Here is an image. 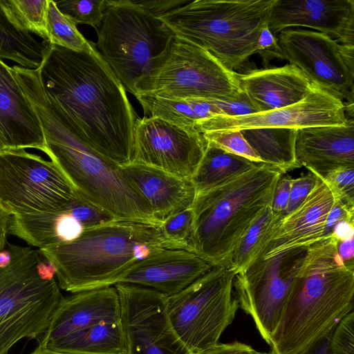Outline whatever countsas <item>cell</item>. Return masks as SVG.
<instances>
[{
  "label": "cell",
  "instance_id": "obj_49",
  "mask_svg": "<svg viewBox=\"0 0 354 354\" xmlns=\"http://www.w3.org/2000/svg\"><path fill=\"white\" fill-rule=\"evenodd\" d=\"M30 354H33V353L32 352Z\"/></svg>",
  "mask_w": 354,
  "mask_h": 354
},
{
  "label": "cell",
  "instance_id": "obj_3",
  "mask_svg": "<svg viewBox=\"0 0 354 354\" xmlns=\"http://www.w3.org/2000/svg\"><path fill=\"white\" fill-rule=\"evenodd\" d=\"M333 234L308 248L270 346L274 354H301L353 311L354 267Z\"/></svg>",
  "mask_w": 354,
  "mask_h": 354
},
{
  "label": "cell",
  "instance_id": "obj_27",
  "mask_svg": "<svg viewBox=\"0 0 354 354\" xmlns=\"http://www.w3.org/2000/svg\"><path fill=\"white\" fill-rule=\"evenodd\" d=\"M283 216L274 213L270 205L266 207L243 234L226 266L236 274L259 259Z\"/></svg>",
  "mask_w": 354,
  "mask_h": 354
},
{
  "label": "cell",
  "instance_id": "obj_40",
  "mask_svg": "<svg viewBox=\"0 0 354 354\" xmlns=\"http://www.w3.org/2000/svg\"><path fill=\"white\" fill-rule=\"evenodd\" d=\"M291 179L288 176L281 175L277 181L270 205L276 214L283 215L286 209L290 196Z\"/></svg>",
  "mask_w": 354,
  "mask_h": 354
},
{
  "label": "cell",
  "instance_id": "obj_13",
  "mask_svg": "<svg viewBox=\"0 0 354 354\" xmlns=\"http://www.w3.org/2000/svg\"><path fill=\"white\" fill-rule=\"evenodd\" d=\"M277 39L290 64L345 105H353L354 46L339 44L328 35L304 29L283 30Z\"/></svg>",
  "mask_w": 354,
  "mask_h": 354
},
{
  "label": "cell",
  "instance_id": "obj_20",
  "mask_svg": "<svg viewBox=\"0 0 354 354\" xmlns=\"http://www.w3.org/2000/svg\"><path fill=\"white\" fill-rule=\"evenodd\" d=\"M26 148L46 153L41 124L13 68L0 59V152Z\"/></svg>",
  "mask_w": 354,
  "mask_h": 354
},
{
  "label": "cell",
  "instance_id": "obj_6",
  "mask_svg": "<svg viewBox=\"0 0 354 354\" xmlns=\"http://www.w3.org/2000/svg\"><path fill=\"white\" fill-rule=\"evenodd\" d=\"M274 0H194L158 18L234 71L256 53Z\"/></svg>",
  "mask_w": 354,
  "mask_h": 354
},
{
  "label": "cell",
  "instance_id": "obj_35",
  "mask_svg": "<svg viewBox=\"0 0 354 354\" xmlns=\"http://www.w3.org/2000/svg\"><path fill=\"white\" fill-rule=\"evenodd\" d=\"M330 354H354V313L346 315L336 326L330 339Z\"/></svg>",
  "mask_w": 354,
  "mask_h": 354
},
{
  "label": "cell",
  "instance_id": "obj_43",
  "mask_svg": "<svg viewBox=\"0 0 354 354\" xmlns=\"http://www.w3.org/2000/svg\"><path fill=\"white\" fill-rule=\"evenodd\" d=\"M332 234L339 241L353 239L354 221H344L338 223L334 227Z\"/></svg>",
  "mask_w": 354,
  "mask_h": 354
},
{
  "label": "cell",
  "instance_id": "obj_1",
  "mask_svg": "<svg viewBox=\"0 0 354 354\" xmlns=\"http://www.w3.org/2000/svg\"><path fill=\"white\" fill-rule=\"evenodd\" d=\"M37 71L44 90L85 144L122 167L133 163L137 115L94 42L81 52L48 44Z\"/></svg>",
  "mask_w": 354,
  "mask_h": 354
},
{
  "label": "cell",
  "instance_id": "obj_15",
  "mask_svg": "<svg viewBox=\"0 0 354 354\" xmlns=\"http://www.w3.org/2000/svg\"><path fill=\"white\" fill-rule=\"evenodd\" d=\"M127 354H192L174 330L167 296L153 289L116 283Z\"/></svg>",
  "mask_w": 354,
  "mask_h": 354
},
{
  "label": "cell",
  "instance_id": "obj_25",
  "mask_svg": "<svg viewBox=\"0 0 354 354\" xmlns=\"http://www.w3.org/2000/svg\"><path fill=\"white\" fill-rule=\"evenodd\" d=\"M241 131L262 162L278 169L283 174L301 167L295 156L298 129L259 127Z\"/></svg>",
  "mask_w": 354,
  "mask_h": 354
},
{
  "label": "cell",
  "instance_id": "obj_11",
  "mask_svg": "<svg viewBox=\"0 0 354 354\" xmlns=\"http://www.w3.org/2000/svg\"><path fill=\"white\" fill-rule=\"evenodd\" d=\"M308 247L292 248L268 258L257 259L233 279L239 306L250 315L270 346Z\"/></svg>",
  "mask_w": 354,
  "mask_h": 354
},
{
  "label": "cell",
  "instance_id": "obj_26",
  "mask_svg": "<svg viewBox=\"0 0 354 354\" xmlns=\"http://www.w3.org/2000/svg\"><path fill=\"white\" fill-rule=\"evenodd\" d=\"M263 164L230 153L207 142L204 155L190 180L198 194L227 183Z\"/></svg>",
  "mask_w": 354,
  "mask_h": 354
},
{
  "label": "cell",
  "instance_id": "obj_7",
  "mask_svg": "<svg viewBox=\"0 0 354 354\" xmlns=\"http://www.w3.org/2000/svg\"><path fill=\"white\" fill-rule=\"evenodd\" d=\"M10 259L0 267V354L25 337L47 330L64 297L54 278L42 272L38 250L9 245Z\"/></svg>",
  "mask_w": 354,
  "mask_h": 354
},
{
  "label": "cell",
  "instance_id": "obj_44",
  "mask_svg": "<svg viewBox=\"0 0 354 354\" xmlns=\"http://www.w3.org/2000/svg\"><path fill=\"white\" fill-rule=\"evenodd\" d=\"M12 214L0 205V252L7 243V234Z\"/></svg>",
  "mask_w": 354,
  "mask_h": 354
},
{
  "label": "cell",
  "instance_id": "obj_14",
  "mask_svg": "<svg viewBox=\"0 0 354 354\" xmlns=\"http://www.w3.org/2000/svg\"><path fill=\"white\" fill-rule=\"evenodd\" d=\"M120 320V302L114 286L74 292L60 301L47 330L38 338V346L80 353L94 337Z\"/></svg>",
  "mask_w": 354,
  "mask_h": 354
},
{
  "label": "cell",
  "instance_id": "obj_38",
  "mask_svg": "<svg viewBox=\"0 0 354 354\" xmlns=\"http://www.w3.org/2000/svg\"><path fill=\"white\" fill-rule=\"evenodd\" d=\"M225 116H241L258 113L248 95L242 91L234 99L227 100H213Z\"/></svg>",
  "mask_w": 354,
  "mask_h": 354
},
{
  "label": "cell",
  "instance_id": "obj_12",
  "mask_svg": "<svg viewBox=\"0 0 354 354\" xmlns=\"http://www.w3.org/2000/svg\"><path fill=\"white\" fill-rule=\"evenodd\" d=\"M77 196L52 161L24 149L0 152V205L12 216L59 211Z\"/></svg>",
  "mask_w": 354,
  "mask_h": 354
},
{
  "label": "cell",
  "instance_id": "obj_45",
  "mask_svg": "<svg viewBox=\"0 0 354 354\" xmlns=\"http://www.w3.org/2000/svg\"><path fill=\"white\" fill-rule=\"evenodd\" d=\"M337 250L345 263L351 267H354V241L353 239L339 241Z\"/></svg>",
  "mask_w": 354,
  "mask_h": 354
},
{
  "label": "cell",
  "instance_id": "obj_48",
  "mask_svg": "<svg viewBox=\"0 0 354 354\" xmlns=\"http://www.w3.org/2000/svg\"><path fill=\"white\" fill-rule=\"evenodd\" d=\"M33 354H81V353L56 352V351L46 350V349L41 348L39 346H37L35 348V350L33 351Z\"/></svg>",
  "mask_w": 354,
  "mask_h": 354
},
{
  "label": "cell",
  "instance_id": "obj_29",
  "mask_svg": "<svg viewBox=\"0 0 354 354\" xmlns=\"http://www.w3.org/2000/svg\"><path fill=\"white\" fill-rule=\"evenodd\" d=\"M48 0H0V6L19 29L33 32L47 43L46 18Z\"/></svg>",
  "mask_w": 354,
  "mask_h": 354
},
{
  "label": "cell",
  "instance_id": "obj_10",
  "mask_svg": "<svg viewBox=\"0 0 354 354\" xmlns=\"http://www.w3.org/2000/svg\"><path fill=\"white\" fill-rule=\"evenodd\" d=\"M235 272L214 266L180 292L167 296L170 324L192 354L219 343L239 308L233 293Z\"/></svg>",
  "mask_w": 354,
  "mask_h": 354
},
{
  "label": "cell",
  "instance_id": "obj_30",
  "mask_svg": "<svg viewBox=\"0 0 354 354\" xmlns=\"http://www.w3.org/2000/svg\"><path fill=\"white\" fill-rule=\"evenodd\" d=\"M46 29L49 44L76 52L87 50L91 47V41L84 38L77 25L59 11L53 0L48 1Z\"/></svg>",
  "mask_w": 354,
  "mask_h": 354
},
{
  "label": "cell",
  "instance_id": "obj_33",
  "mask_svg": "<svg viewBox=\"0 0 354 354\" xmlns=\"http://www.w3.org/2000/svg\"><path fill=\"white\" fill-rule=\"evenodd\" d=\"M203 135L207 142L227 152L255 162H262L244 138L241 130L209 131Z\"/></svg>",
  "mask_w": 354,
  "mask_h": 354
},
{
  "label": "cell",
  "instance_id": "obj_23",
  "mask_svg": "<svg viewBox=\"0 0 354 354\" xmlns=\"http://www.w3.org/2000/svg\"><path fill=\"white\" fill-rule=\"evenodd\" d=\"M122 171L127 181L149 203L159 225L191 207L195 199L196 193L190 178L139 163L123 167Z\"/></svg>",
  "mask_w": 354,
  "mask_h": 354
},
{
  "label": "cell",
  "instance_id": "obj_46",
  "mask_svg": "<svg viewBox=\"0 0 354 354\" xmlns=\"http://www.w3.org/2000/svg\"><path fill=\"white\" fill-rule=\"evenodd\" d=\"M333 331L318 340L301 354H330V339Z\"/></svg>",
  "mask_w": 354,
  "mask_h": 354
},
{
  "label": "cell",
  "instance_id": "obj_9",
  "mask_svg": "<svg viewBox=\"0 0 354 354\" xmlns=\"http://www.w3.org/2000/svg\"><path fill=\"white\" fill-rule=\"evenodd\" d=\"M242 91L238 73L207 50L174 35L167 48L153 60L134 95L227 100Z\"/></svg>",
  "mask_w": 354,
  "mask_h": 354
},
{
  "label": "cell",
  "instance_id": "obj_22",
  "mask_svg": "<svg viewBox=\"0 0 354 354\" xmlns=\"http://www.w3.org/2000/svg\"><path fill=\"white\" fill-rule=\"evenodd\" d=\"M295 156L301 167L320 178L337 169L354 168L353 118H348L345 125L299 129Z\"/></svg>",
  "mask_w": 354,
  "mask_h": 354
},
{
  "label": "cell",
  "instance_id": "obj_39",
  "mask_svg": "<svg viewBox=\"0 0 354 354\" xmlns=\"http://www.w3.org/2000/svg\"><path fill=\"white\" fill-rule=\"evenodd\" d=\"M344 221H354V209L349 208L341 201L333 198L324 225L323 238L332 234L334 227Z\"/></svg>",
  "mask_w": 354,
  "mask_h": 354
},
{
  "label": "cell",
  "instance_id": "obj_17",
  "mask_svg": "<svg viewBox=\"0 0 354 354\" xmlns=\"http://www.w3.org/2000/svg\"><path fill=\"white\" fill-rule=\"evenodd\" d=\"M347 119L344 103L314 84L310 93L296 104L246 115H217L198 122L194 129L201 133L259 127L299 129L345 125Z\"/></svg>",
  "mask_w": 354,
  "mask_h": 354
},
{
  "label": "cell",
  "instance_id": "obj_19",
  "mask_svg": "<svg viewBox=\"0 0 354 354\" xmlns=\"http://www.w3.org/2000/svg\"><path fill=\"white\" fill-rule=\"evenodd\" d=\"M214 266L193 252L162 249L134 264L115 284L148 288L168 297L180 292Z\"/></svg>",
  "mask_w": 354,
  "mask_h": 354
},
{
  "label": "cell",
  "instance_id": "obj_18",
  "mask_svg": "<svg viewBox=\"0 0 354 354\" xmlns=\"http://www.w3.org/2000/svg\"><path fill=\"white\" fill-rule=\"evenodd\" d=\"M268 27L275 37L288 28H310L354 46V1L274 0Z\"/></svg>",
  "mask_w": 354,
  "mask_h": 354
},
{
  "label": "cell",
  "instance_id": "obj_31",
  "mask_svg": "<svg viewBox=\"0 0 354 354\" xmlns=\"http://www.w3.org/2000/svg\"><path fill=\"white\" fill-rule=\"evenodd\" d=\"M159 229L163 236L178 249L194 252V213L191 207L167 218Z\"/></svg>",
  "mask_w": 354,
  "mask_h": 354
},
{
  "label": "cell",
  "instance_id": "obj_21",
  "mask_svg": "<svg viewBox=\"0 0 354 354\" xmlns=\"http://www.w3.org/2000/svg\"><path fill=\"white\" fill-rule=\"evenodd\" d=\"M333 203L329 187L317 176L316 183L307 198L294 211L283 216L259 258H268L295 248L309 247L322 239Z\"/></svg>",
  "mask_w": 354,
  "mask_h": 354
},
{
  "label": "cell",
  "instance_id": "obj_24",
  "mask_svg": "<svg viewBox=\"0 0 354 354\" xmlns=\"http://www.w3.org/2000/svg\"><path fill=\"white\" fill-rule=\"evenodd\" d=\"M238 79L258 113L296 104L314 86L300 69L290 64L238 74Z\"/></svg>",
  "mask_w": 354,
  "mask_h": 354
},
{
  "label": "cell",
  "instance_id": "obj_4",
  "mask_svg": "<svg viewBox=\"0 0 354 354\" xmlns=\"http://www.w3.org/2000/svg\"><path fill=\"white\" fill-rule=\"evenodd\" d=\"M162 249L180 250L159 226L124 220L85 229L77 239L39 249L59 288L71 293L114 286L138 261Z\"/></svg>",
  "mask_w": 354,
  "mask_h": 354
},
{
  "label": "cell",
  "instance_id": "obj_37",
  "mask_svg": "<svg viewBox=\"0 0 354 354\" xmlns=\"http://www.w3.org/2000/svg\"><path fill=\"white\" fill-rule=\"evenodd\" d=\"M256 53L260 55L263 60V64L266 67L274 59H285L278 39L270 32L268 26L265 27L260 33L257 41Z\"/></svg>",
  "mask_w": 354,
  "mask_h": 354
},
{
  "label": "cell",
  "instance_id": "obj_5",
  "mask_svg": "<svg viewBox=\"0 0 354 354\" xmlns=\"http://www.w3.org/2000/svg\"><path fill=\"white\" fill-rule=\"evenodd\" d=\"M263 164L216 187L196 194L194 252L214 266H226L239 241L268 205L280 176Z\"/></svg>",
  "mask_w": 354,
  "mask_h": 354
},
{
  "label": "cell",
  "instance_id": "obj_34",
  "mask_svg": "<svg viewBox=\"0 0 354 354\" xmlns=\"http://www.w3.org/2000/svg\"><path fill=\"white\" fill-rule=\"evenodd\" d=\"M329 187L333 198L354 209V168H344L322 178Z\"/></svg>",
  "mask_w": 354,
  "mask_h": 354
},
{
  "label": "cell",
  "instance_id": "obj_42",
  "mask_svg": "<svg viewBox=\"0 0 354 354\" xmlns=\"http://www.w3.org/2000/svg\"><path fill=\"white\" fill-rule=\"evenodd\" d=\"M250 345L237 340L230 343H218L198 354H261Z\"/></svg>",
  "mask_w": 354,
  "mask_h": 354
},
{
  "label": "cell",
  "instance_id": "obj_8",
  "mask_svg": "<svg viewBox=\"0 0 354 354\" xmlns=\"http://www.w3.org/2000/svg\"><path fill=\"white\" fill-rule=\"evenodd\" d=\"M95 30L99 53L126 91L133 95L153 60L175 35L164 22L131 0H106L103 19Z\"/></svg>",
  "mask_w": 354,
  "mask_h": 354
},
{
  "label": "cell",
  "instance_id": "obj_2",
  "mask_svg": "<svg viewBox=\"0 0 354 354\" xmlns=\"http://www.w3.org/2000/svg\"><path fill=\"white\" fill-rule=\"evenodd\" d=\"M44 135L46 153L75 192L117 220L159 226L147 200L125 178L122 167L103 157L75 133L66 116L32 74L20 83Z\"/></svg>",
  "mask_w": 354,
  "mask_h": 354
},
{
  "label": "cell",
  "instance_id": "obj_28",
  "mask_svg": "<svg viewBox=\"0 0 354 354\" xmlns=\"http://www.w3.org/2000/svg\"><path fill=\"white\" fill-rule=\"evenodd\" d=\"M46 47L30 32L16 27L0 6V59H10L23 68L37 69L43 62Z\"/></svg>",
  "mask_w": 354,
  "mask_h": 354
},
{
  "label": "cell",
  "instance_id": "obj_16",
  "mask_svg": "<svg viewBox=\"0 0 354 354\" xmlns=\"http://www.w3.org/2000/svg\"><path fill=\"white\" fill-rule=\"evenodd\" d=\"M207 145L203 133L156 116L137 118L133 162L191 178Z\"/></svg>",
  "mask_w": 354,
  "mask_h": 354
},
{
  "label": "cell",
  "instance_id": "obj_47",
  "mask_svg": "<svg viewBox=\"0 0 354 354\" xmlns=\"http://www.w3.org/2000/svg\"><path fill=\"white\" fill-rule=\"evenodd\" d=\"M10 259V252L9 250H3L0 252V267L7 266Z\"/></svg>",
  "mask_w": 354,
  "mask_h": 354
},
{
  "label": "cell",
  "instance_id": "obj_36",
  "mask_svg": "<svg viewBox=\"0 0 354 354\" xmlns=\"http://www.w3.org/2000/svg\"><path fill=\"white\" fill-rule=\"evenodd\" d=\"M317 180V176L312 172L291 179L288 203L283 213L287 215L297 208L307 198Z\"/></svg>",
  "mask_w": 354,
  "mask_h": 354
},
{
  "label": "cell",
  "instance_id": "obj_32",
  "mask_svg": "<svg viewBox=\"0 0 354 354\" xmlns=\"http://www.w3.org/2000/svg\"><path fill=\"white\" fill-rule=\"evenodd\" d=\"M61 12L76 25L86 24L97 28L104 17L106 0H62L55 1Z\"/></svg>",
  "mask_w": 354,
  "mask_h": 354
},
{
  "label": "cell",
  "instance_id": "obj_41",
  "mask_svg": "<svg viewBox=\"0 0 354 354\" xmlns=\"http://www.w3.org/2000/svg\"><path fill=\"white\" fill-rule=\"evenodd\" d=\"M134 1L151 15L158 17L187 3L189 0H142Z\"/></svg>",
  "mask_w": 354,
  "mask_h": 354
}]
</instances>
